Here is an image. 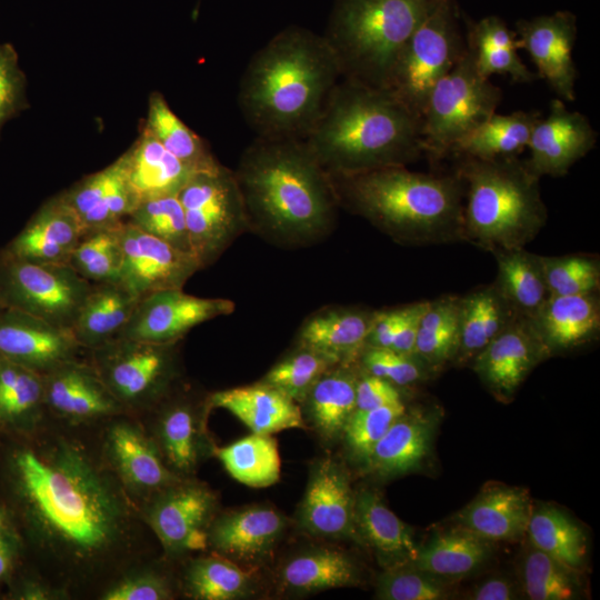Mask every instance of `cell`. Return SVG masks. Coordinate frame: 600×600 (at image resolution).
I'll return each instance as SVG.
<instances>
[{
	"mask_svg": "<svg viewBox=\"0 0 600 600\" xmlns=\"http://www.w3.org/2000/svg\"><path fill=\"white\" fill-rule=\"evenodd\" d=\"M248 229L283 247H303L334 228L339 202L303 139L258 138L233 170Z\"/></svg>",
	"mask_w": 600,
	"mask_h": 600,
	"instance_id": "cell-1",
	"label": "cell"
},
{
	"mask_svg": "<svg viewBox=\"0 0 600 600\" xmlns=\"http://www.w3.org/2000/svg\"><path fill=\"white\" fill-rule=\"evenodd\" d=\"M340 79L323 36L289 27L251 57L237 102L256 137L304 139Z\"/></svg>",
	"mask_w": 600,
	"mask_h": 600,
	"instance_id": "cell-2",
	"label": "cell"
},
{
	"mask_svg": "<svg viewBox=\"0 0 600 600\" xmlns=\"http://www.w3.org/2000/svg\"><path fill=\"white\" fill-rule=\"evenodd\" d=\"M303 140L329 174L408 166L424 153L418 116L388 89L342 78Z\"/></svg>",
	"mask_w": 600,
	"mask_h": 600,
	"instance_id": "cell-3",
	"label": "cell"
},
{
	"mask_svg": "<svg viewBox=\"0 0 600 600\" xmlns=\"http://www.w3.org/2000/svg\"><path fill=\"white\" fill-rule=\"evenodd\" d=\"M16 470L31 513L49 539L84 557L114 541L121 518L118 500L78 450H24L17 454Z\"/></svg>",
	"mask_w": 600,
	"mask_h": 600,
	"instance_id": "cell-4",
	"label": "cell"
},
{
	"mask_svg": "<svg viewBox=\"0 0 600 600\" xmlns=\"http://www.w3.org/2000/svg\"><path fill=\"white\" fill-rule=\"evenodd\" d=\"M329 177L340 207L399 243L463 240L464 183L457 172L434 174L396 166Z\"/></svg>",
	"mask_w": 600,
	"mask_h": 600,
	"instance_id": "cell-5",
	"label": "cell"
},
{
	"mask_svg": "<svg viewBox=\"0 0 600 600\" xmlns=\"http://www.w3.org/2000/svg\"><path fill=\"white\" fill-rule=\"evenodd\" d=\"M463 240L492 253L524 248L547 221L539 180L517 157H460Z\"/></svg>",
	"mask_w": 600,
	"mask_h": 600,
	"instance_id": "cell-6",
	"label": "cell"
},
{
	"mask_svg": "<svg viewBox=\"0 0 600 600\" xmlns=\"http://www.w3.org/2000/svg\"><path fill=\"white\" fill-rule=\"evenodd\" d=\"M441 0H337L323 38L341 78L386 88L408 40Z\"/></svg>",
	"mask_w": 600,
	"mask_h": 600,
	"instance_id": "cell-7",
	"label": "cell"
},
{
	"mask_svg": "<svg viewBox=\"0 0 600 600\" xmlns=\"http://www.w3.org/2000/svg\"><path fill=\"white\" fill-rule=\"evenodd\" d=\"M502 91L483 77L466 50L456 66L432 88L421 114L424 153L442 158L500 104Z\"/></svg>",
	"mask_w": 600,
	"mask_h": 600,
	"instance_id": "cell-8",
	"label": "cell"
},
{
	"mask_svg": "<svg viewBox=\"0 0 600 600\" xmlns=\"http://www.w3.org/2000/svg\"><path fill=\"white\" fill-rule=\"evenodd\" d=\"M467 50L453 0H441L401 51L388 89L421 120L428 96Z\"/></svg>",
	"mask_w": 600,
	"mask_h": 600,
	"instance_id": "cell-9",
	"label": "cell"
},
{
	"mask_svg": "<svg viewBox=\"0 0 600 600\" xmlns=\"http://www.w3.org/2000/svg\"><path fill=\"white\" fill-rule=\"evenodd\" d=\"M191 250L201 269L216 262L248 231L241 193L233 173L221 163L194 172L178 193Z\"/></svg>",
	"mask_w": 600,
	"mask_h": 600,
	"instance_id": "cell-10",
	"label": "cell"
},
{
	"mask_svg": "<svg viewBox=\"0 0 600 600\" xmlns=\"http://www.w3.org/2000/svg\"><path fill=\"white\" fill-rule=\"evenodd\" d=\"M91 282L69 264L19 260L0 249V303L60 328H72Z\"/></svg>",
	"mask_w": 600,
	"mask_h": 600,
	"instance_id": "cell-11",
	"label": "cell"
},
{
	"mask_svg": "<svg viewBox=\"0 0 600 600\" xmlns=\"http://www.w3.org/2000/svg\"><path fill=\"white\" fill-rule=\"evenodd\" d=\"M177 342L154 343L118 337L90 350L93 367L120 403L159 397L173 374Z\"/></svg>",
	"mask_w": 600,
	"mask_h": 600,
	"instance_id": "cell-12",
	"label": "cell"
},
{
	"mask_svg": "<svg viewBox=\"0 0 600 600\" xmlns=\"http://www.w3.org/2000/svg\"><path fill=\"white\" fill-rule=\"evenodd\" d=\"M118 234L122 249L118 281L140 298L156 291L182 289L201 269L193 254L143 232L128 221L118 228Z\"/></svg>",
	"mask_w": 600,
	"mask_h": 600,
	"instance_id": "cell-13",
	"label": "cell"
},
{
	"mask_svg": "<svg viewBox=\"0 0 600 600\" xmlns=\"http://www.w3.org/2000/svg\"><path fill=\"white\" fill-rule=\"evenodd\" d=\"M234 303L222 298H201L182 289L156 291L140 298L119 337L154 343L180 341L194 327L228 316Z\"/></svg>",
	"mask_w": 600,
	"mask_h": 600,
	"instance_id": "cell-14",
	"label": "cell"
},
{
	"mask_svg": "<svg viewBox=\"0 0 600 600\" xmlns=\"http://www.w3.org/2000/svg\"><path fill=\"white\" fill-rule=\"evenodd\" d=\"M577 31V18L570 11H556L517 22L520 49L529 53L537 74L566 101L576 99L578 71L572 50Z\"/></svg>",
	"mask_w": 600,
	"mask_h": 600,
	"instance_id": "cell-15",
	"label": "cell"
},
{
	"mask_svg": "<svg viewBox=\"0 0 600 600\" xmlns=\"http://www.w3.org/2000/svg\"><path fill=\"white\" fill-rule=\"evenodd\" d=\"M597 143V132L588 118L569 110L563 100L550 102L549 113L536 122L528 143L526 167L538 178L562 177Z\"/></svg>",
	"mask_w": 600,
	"mask_h": 600,
	"instance_id": "cell-16",
	"label": "cell"
},
{
	"mask_svg": "<svg viewBox=\"0 0 600 600\" xmlns=\"http://www.w3.org/2000/svg\"><path fill=\"white\" fill-rule=\"evenodd\" d=\"M83 349L70 329L10 308H0V357L40 374L76 359Z\"/></svg>",
	"mask_w": 600,
	"mask_h": 600,
	"instance_id": "cell-17",
	"label": "cell"
},
{
	"mask_svg": "<svg viewBox=\"0 0 600 600\" xmlns=\"http://www.w3.org/2000/svg\"><path fill=\"white\" fill-rule=\"evenodd\" d=\"M548 354L530 318L518 314L473 358V369L489 389L507 398Z\"/></svg>",
	"mask_w": 600,
	"mask_h": 600,
	"instance_id": "cell-18",
	"label": "cell"
},
{
	"mask_svg": "<svg viewBox=\"0 0 600 600\" xmlns=\"http://www.w3.org/2000/svg\"><path fill=\"white\" fill-rule=\"evenodd\" d=\"M59 196L77 216L86 233L117 229L139 203L128 181L122 154Z\"/></svg>",
	"mask_w": 600,
	"mask_h": 600,
	"instance_id": "cell-19",
	"label": "cell"
},
{
	"mask_svg": "<svg viewBox=\"0 0 600 600\" xmlns=\"http://www.w3.org/2000/svg\"><path fill=\"white\" fill-rule=\"evenodd\" d=\"M356 496L342 468L332 459L313 468L300 508L299 520L312 534L347 538L357 533Z\"/></svg>",
	"mask_w": 600,
	"mask_h": 600,
	"instance_id": "cell-20",
	"label": "cell"
},
{
	"mask_svg": "<svg viewBox=\"0 0 600 600\" xmlns=\"http://www.w3.org/2000/svg\"><path fill=\"white\" fill-rule=\"evenodd\" d=\"M84 234L81 222L58 193L43 202L1 250L23 261L68 264Z\"/></svg>",
	"mask_w": 600,
	"mask_h": 600,
	"instance_id": "cell-21",
	"label": "cell"
},
{
	"mask_svg": "<svg viewBox=\"0 0 600 600\" xmlns=\"http://www.w3.org/2000/svg\"><path fill=\"white\" fill-rule=\"evenodd\" d=\"M377 311L329 307L302 323L299 346L314 350L334 364H349L360 357Z\"/></svg>",
	"mask_w": 600,
	"mask_h": 600,
	"instance_id": "cell-22",
	"label": "cell"
},
{
	"mask_svg": "<svg viewBox=\"0 0 600 600\" xmlns=\"http://www.w3.org/2000/svg\"><path fill=\"white\" fill-rule=\"evenodd\" d=\"M214 498L200 486H184L166 494L151 512V524L172 551L200 550L208 543L204 531Z\"/></svg>",
	"mask_w": 600,
	"mask_h": 600,
	"instance_id": "cell-23",
	"label": "cell"
},
{
	"mask_svg": "<svg viewBox=\"0 0 600 600\" xmlns=\"http://www.w3.org/2000/svg\"><path fill=\"white\" fill-rule=\"evenodd\" d=\"M284 527V518L278 511L257 506L220 518L208 534V541L228 558L257 562L271 551Z\"/></svg>",
	"mask_w": 600,
	"mask_h": 600,
	"instance_id": "cell-24",
	"label": "cell"
},
{
	"mask_svg": "<svg viewBox=\"0 0 600 600\" xmlns=\"http://www.w3.org/2000/svg\"><path fill=\"white\" fill-rule=\"evenodd\" d=\"M44 403L70 418H93L116 411L120 402L94 367L76 359L43 374Z\"/></svg>",
	"mask_w": 600,
	"mask_h": 600,
	"instance_id": "cell-25",
	"label": "cell"
},
{
	"mask_svg": "<svg viewBox=\"0 0 600 600\" xmlns=\"http://www.w3.org/2000/svg\"><path fill=\"white\" fill-rule=\"evenodd\" d=\"M207 402L231 412L256 433L273 434L304 427L298 403L261 381L214 392Z\"/></svg>",
	"mask_w": 600,
	"mask_h": 600,
	"instance_id": "cell-26",
	"label": "cell"
},
{
	"mask_svg": "<svg viewBox=\"0 0 600 600\" xmlns=\"http://www.w3.org/2000/svg\"><path fill=\"white\" fill-rule=\"evenodd\" d=\"M530 320L549 354L569 350L598 334L599 298L597 292L549 296Z\"/></svg>",
	"mask_w": 600,
	"mask_h": 600,
	"instance_id": "cell-27",
	"label": "cell"
},
{
	"mask_svg": "<svg viewBox=\"0 0 600 600\" xmlns=\"http://www.w3.org/2000/svg\"><path fill=\"white\" fill-rule=\"evenodd\" d=\"M532 510L524 489L499 486L483 491L457 513L456 520L490 542L513 540L526 533Z\"/></svg>",
	"mask_w": 600,
	"mask_h": 600,
	"instance_id": "cell-28",
	"label": "cell"
},
{
	"mask_svg": "<svg viewBox=\"0 0 600 600\" xmlns=\"http://www.w3.org/2000/svg\"><path fill=\"white\" fill-rule=\"evenodd\" d=\"M436 416L420 410L406 411L373 447L366 463L381 477H392L419 468L428 456Z\"/></svg>",
	"mask_w": 600,
	"mask_h": 600,
	"instance_id": "cell-29",
	"label": "cell"
},
{
	"mask_svg": "<svg viewBox=\"0 0 600 600\" xmlns=\"http://www.w3.org/2000/svg\"><path fill=\"white\" fill-rule=\"evenodd\" d=\"M122 158L128 181L139 202L178 194L194 173L142 127Z\"/></svg>",
	"mask_w": 600,
	"mask_h": 600,
	"instance_id": "cell-30",
	"label": "cell"
},
{
	"mask_svg": "<svg viewBox=\"0 0 600 600\" xmlns=\"http://www.w3.org/2000/svg\"><path fill=\"white\" fill-rule=\"evenodd\" d=\"M139 300L119 281L91 283L71 328L74 339L83 349L92 350L118 338Z\"/></svg>",
	"mask_w": 600,
	"mask_h": 600,
	"instance_id": "cell-31",
	"label": "cell"
},
{
	"mask_svg": "<svg viewBox=\"0 0 600 600\" xmlns=\"http://www.w3.org/2000/svg\"><path fill=\"white\" fill-rule=\"evenodd\" d=\"M356 531L388 568L411 563L418 553L410 528L372 491L356 496Z\"/></svg>",
	"mask_w": 600,
	"mask_h": 600,
	"instance_id": "cell-32",
	"label": "cell"
},
{
	"mask_svg": "<svg viewBox=\"0 0 600 600\" xmlns=\"http://www.w3.org/2000/svg\"><path fill=\"white\" fill-rule=\"evenodd\" d=\"M516 316L518 313L504 300L494 284L479 288L460 298L457 358L460 361L473 360Z\"/></svg>",
	"mask_w": 600,
	"mask_h": 600,
	"instance_id": "cell-33",
	"label": "cell"
},
{
	"mask_svg": "<svg viewBox=\"0 0 600 600\" xmlns=\"http://www.w3.org/2000/svg\"><path fill=\"white\" fill-rule=\"evenodd\" d=\"M489 542L458 526L434 533L418 548L417 557L410 564L441 579L462 577L487 561L492 551Z\"/></svg>",
	"mask_w": 600,
	"mask_h": 600,
	"instance_id": "cell-34",
	"label": "cell"
},
{
	"mask_svg": "<svg viewBox=\"0 0 600 600\" xmlns=\"http://www.w3.org/2000/svg\"><path fill=\"white\" fill-rule=\"evenodd\" d=\"M540 117L538 111H514L510 114L494 112L460 140L450 153L477 159L517 157L528 147L532 129Z\"/></svg>",
	"mask_w": 600,
	"mask_h": 600,
	"instance_id": "cell-35",
	"label": "cell"
},
{
	"mask_svg": "<svg viewBox=\"0 0 600 600\" xmlns=\"http://www.w3.org/2000/svg\"><path fill=\"white\" fill-rule=\"evenodd\" d=\"M498 274L493 283L520 316L532 318L549 297L541 258L524 248L497 251Z\"/></svg>",
	"mask_w": 600,
	"mask_h": 600,
	"instance_id": "cell-36",
	"label": "cell"
},
{
	"mask_svg": "<svg viewBox=\"0 0 600 600\" xmlns=\"http://www.w3.org/2000/svg\"><path fill=\"white\" fill-rule=\"evenodd\" d=\"M357 380L348 364H338L328 370L303 399L312 423L326 439L342 434L356 410Z\"/></svg>",
	"mask_w": 600,
	"mask_h": 600,
	"instance_id": "cell-37",
	"label": "cell"
},
{
	"mask_svg": "<svg viewBox=\"0 0 600 600\" xmlns=\"http://www.w3.org/2000/svg\"><path fill=\"white\" fill-rule=\"evenodd\" d=\"M142 128L193 172L211 170L220 164L204 140L172 111L158 91L149 97Z\"/></svg>",
	"mask_w": 600,
	"mask_h": 600,
	"instance_id": "cell-38",
	"label": "cell"
},
{
	"mask_svg": "<svg viewBox=\"0 0 600 600\" xmlns=\"http://www.w3.org/2000/svg\"><path fill=\"white\" fill-rule=\"evenodd\" d=\"M228 473L251 488L274 484L281 472L277 441L271 434L252 432L214 451Z\"/></svg>",
	"mask_w": 600,
	"mask_h": 600,
	"instance_id": "cell-39",
	"label": "cell"
},
{
	"mask_svg": "<svg viewBox=\"0 0 600 600\" xmlns=\"http://www.w3.org/2000/svg\"><path fill=\"white\" fill-rule=\"evenodd\" d=\"M459 303L460 298L443 296L429 301L421 316L414 356L429 369L436 370L458 356Z\"/></svg>",
	"mask_w": 600,
	"mask_h": 600,
	"instance_id": "cell-40",
	"label": "cell"
},
{
	"mask_svg": "<svg viewBox=\"0 0 600 600\" xmlns=\"http://www.w3.org/2000/svg\"><path fill=\"white\" fill-rule=\"evenodd\" d=\"M286 587L298 592H316L352 586L358 571L351 559L332 549H318L292 558L282 570Z\"/></svg>",
	"mask_w": 600,
	"mask_h": 600,
	"instance_id": "cell-41",
	"label": "cell"
},
{
	"mask_svg": "<svg viewBox=\"0 0 600 600\" xmlns=\"http://www.w3.org/2000/svg\"><path fill=\"white\" fill-rule=\"evenodd\" d=\"M533 548L570 569H578L586 556V536L566 513L554 507L532 510L527 531Z\"/></svg>",
	"mask_w": 600,
	"mask_h": 600,
	"instance_id": "cell-42",
	"label": "cell"
},
{
	"mask_svg": "<svg viewBox=\"0 0 600 600\" xmlns=\"http://www.w3.org/2000/svg\"><path fill=\"white\" fill-rule=\"evenodd\" d=\"M110 448L122 476L144 489L167 484L171 476L150 441L131 426L120 423L109 436Z\"/></svg>",
	"mask_w": 600,
	"mask_h": 600,
	"instance_id": "cell-43",
	"label": "cell"
},
{
	"mask_svg": "<svg viewBox=\"0 0 600 600\" xmlns=\"http://www.w3.org/2000/svg\"><path fill=\"white\" fill-rule=\"evenodd\" d=\"M187 587L196 599L233 600L249 593L251 577L230 560L209 557L191 566L187 577Z\"/></svg>",
	"mask_w": 600,
	"mask_h": 600,
	"instance_id": "cell-44",
	"label": "cell"
},
{
	"mask_svg": "<svg viewBox=\"0 0 600 600\" xmlns=\"http://www.w3.org/2000/svg\"><path fill=\"white\" fill-rule=\"evenodd\" d=\"M118 228L87 232L72 251L68 264L91 283L118 281L122 266Z\"/></svg>",
	"mask_w": 600,
	"mask_h": 600,
	"instance_id": "cell-45",
	"label": "cell"
},
{
	"mask_svg": "<svg viewBox=\"0 0 600 600\" xmlns=\"http://www.w3.org/2000/svg\"><path fill=\"white\" fill-rule=\"evenodd\" d=\"M127 221L170 246L192 253L184 211L178 194L140 201Z\"/></svg>",
	"mask_w": 600,
	"mask_h": 600,
	"instance_id": "cell-46",
	"label": "cell"
},
{
	"mask_svg": "<svg viewBox=\"0 0 600 600\" xmlns=\"http://www.w3.org/2000/svg\"><path fill=\"white\" fill-rule=\"evenodd\" d=\"M44 403L43 376L0 357V419L26 418Z\"/></svg>",
	"mask_w": 600,
	"mask_h": 600,
	"instance_id": "cell-47",
	"label": "cell"
},
{
	"mask_svg": "<svg viewBox=\"0 0 600 600\" xmlns=\"http://www.w3.org/2000/svg\"><path fill=\"white\" fill-rule=\"evenodd\" d=\"M336 366L321 353L299 346L294 352L274 364L261 382L298 403L302 402L312 386Z\"/></svg>",
	"mask_w": 600,
	"mask_h": 600,
	"instance_id": "cell-48",
	"label": "cell"
},
{
	"mask_svg": "<svg viewBox=\"0 0 600 600\" xmlns=\"http://www.w3.org/2000/svg\"><path fill=\"white\" fill-rule=\"evenodd\" d=\"M523 589L532 600H569L576 596L573 569L532 548L522 566Z\"/></svg>",
	"mask_w": 600,
	"mask_h": 600,
	"instance_id": "cell-49",
	"label": "cell"
},
{
	"mask_svg": "<svg viewBox=\"0 0 600 600\" xmlns=\"http://www.w3.org/2000/svg\"><path fill=\"white\" fill-rule=\"evenodd\" d=\"M549 296H577L598 292L600 266L588 256H540Z\"/></svg>",
	"mask_w": 600,
	"mask_h": 600,
	"instance_id": "cell-50",
	"label": "cell"
},
{
	"mask_svg": "<svg viewBox=\"0 0 600 600\" xmlns=\"http://www.w3.org/2000/svg\"><path fill=\"white\" fill-rule=\"evenodd\" d=\"M377 596L383 600H441L449 591L443 579L408 563L388 568L379 577Z\"/></svg>",
	"mask_w": 600,
	"mask_h": 600,
	"instance_id": "cell-51",
	"label": "cell"
},
{
	"mask_svg": "<svg viewBox=\"0 0 600 600\" xmlns=\"http://www.w3.org/2000/svg\"><path fill=\"white\" fill-rule=\"evenodd\" d=\"M406 409L403 401L367 410L356 409L342 431L352 453L366 462L373 447Z\"/></svg>",
	"mask_w": 600,
	"mask_h": 600,
	"instance_id": "cell-52",
	"label": "cell"
},
{
	"mask_svg": "<svg viewBox=\"0 0 600 600\" xmlns=\"http://www.w3.org/2000/svg\"><path fill=\"white\" fill-rule=\"evenodd\" d=\"M166 456L180 471H189L197 461L194 417L188 404L171 407L161 422Z\"/></svg>",
	"mask_w": 600,
	"mask_h": 600,
	"instance_id": "cell-53",
	"label": "cell"
},
{
	"mask_svg": "<svg viewBox=\"0 0 600 600\" xmlns=\"http://www.w3.org/2000/svg\"><path fill=\"white\" fill-rule=\"evenodd\" d=\"M360 360L367 373L388 380L397 387L418 382L429 368L414 354L383 348L364 347Z\"/></svg>",
	"mask_w": 600,
	"mask_h": 600,
	"instance_id": "cell-54",
	"label": "cell"
},
{
	"mask_svg": "<svg viewBox=\"0 0 600 600\" xmlns=\"http://www.w3.org/2000/svg\"><path fill=\"white\" fill-rule=\"evenodd\" d=\"M27 79L10 43H0V133L3 126L29 108Z\"/></svg>",
	"mask_w": 600,
	"mask_h": 600,
	"instance_id": "cell-55",
	"label": "cell"
},
{
	"mask_svg": "<svg viewBox=\"0 0 600 600\" xmlns=\"http://www.w3.org/2000/svg\"><path fill=\"white\" fill-rule=\"evenodd\" d=\"M478 71L486 78L506 74L514 82H531L536 79L518 54V49L496 44L467 46Z\"/></svg>",
	"mask_w": 600,
	"mask_h": 600,
	"instance_id": "cell-56",
	"label": "cell"
},
{
	"mask_svg": "<svg viewBox=\"0 0 600 600\" xmlns=\"http://www.w3.org/2000/svg\"><path fill=\"white\" fill-rule=\"evenodd\" d=\"M402 401L398 387L373 374L358 377L356 409L367 410Z\"/></svg>",
	"mask_w": 600,
	"mask_h": 600,
	"instance_id": "cell-57",
	"label": "cell"
},
{
	"mask_svg": "<svg viewBox=\"0 0 600 600\" xmlns=\"http://www.w3.org/2000/svg\"><path fill=\"white\" fill-rule=\"evenodd\" d=\"M168 598H170L168 587L160 579L149 576L124 580L103 597L106 600H163Z\"/></svg>",
	"mask_w": 600,
	"mask_h": 600,
	"instance_id": "cell-58",
	"label": "cell"
},
{
	"mask_svg": "<svg viewBox=\"0 0 600 600\" xmlns=\"http://www.w3.org/2000/svg\"><path fill=\"white\" fill-rule=\"evenodd\" d=\"M429 301L403 307L402 318L397 328L390 349L403 354H414L416 339L421 316Z\"/></svg>",
	"mask_w": 600,
	"mask_h": 600,
	"instance_id": "cell-59",
	"label": "cell"
},
{
	"mask_svg": "<svg viewBox=\"0 0 600 600\" xmlns=\"http://www.w3.org/2000/svg\"><path fill=\"white\" fill-rule=\"evenodd\" d=\"M402 313L403 307L377 311L366 339V347L390 349Z\"/></svg>",
	"mask_w": 600,
	"mask_h": 600,
	"instance_id": "cell-60",
	"label": "cell"
},
{
	"mask_svg": "<svg viewBox=\"0 0 600 600\" xmlns=\"http://www.w3.org/2000/svg\"><path fill=\"white\" fill-rule=\"evenodd\" d=\"M473 600H512L517 598L513 584L502 578L488 579L472 592Z\"/></svg>",
	"mask_w": 600,
	"mask_h": 600,
	"instance_id": "cell-61",
	"label": "cell"
},
{
	"mask_svg": "<svg viewBox=\"0 0 600 600\" xmlns=\"http://www.w3.org/2000/svg\"><path fill=\"white\" fill-rule=\"evenodd\" d=\"M12 560V547L9 539L0 530V578L4 577L10 569Z\"/></svg>",
	"mask_w": 600,
	"mask_h": 600,
	"instance_id": "cell-62",
	"label": "cell"
},
{
	"mask_svg": "<svg viewBox=\"0 0 600 600\" xmlns=\"http://www.w3.org/2000/svg\"><path fill=\"white\" fill-rule=\"evenodd\" d=\"M3 529H4V517L0 510V530H3Z\"/></svg>",
	"mask_w": 600,
	"mask_h": 600,
	"instance_id": "cell-63",
	"label": "cell"
},
{
	"mask_svg": "<svg viewBox=\"0 0 600 600\" xmlns=\"http://www.w3.org/2000/svg\"><path fill=\"white\" fill-rule=\"evenodd\" d=\"M0 308H2L1 303H0Z\"/></svg>",
	"mask_w": 600,
	"mask_h": 600,
	"instance_id": "cell-64",
	"label": "cell"
}]
</instances>
